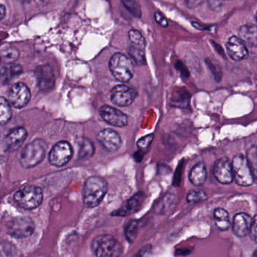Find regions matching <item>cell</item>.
Listing matches in <instances>:
<instances>
[{
	"mask_svg": "<svg viewBox=\"0 0 257 257\" xmlns=\"http://www.w3.org/2000/svg\"><path fill=\"white\" fill-rule=\"evenodd\" d=\"M108 190V183L105 179L98 176L90 177L83 188L84 205L88 208H96L103 200Z\"/></svg>",
	"mask_w": 257,
	"mask_h": 257,
	"instance_id": "cell-1",
	"label": "cell"
},
{
	"mask_svg": "<svg viewBox=\"0 0 257 257\" xmlns=\"http://www.w3.org/2000/svg\"><path fill=\"white\" fill-rule=\"evenodd\" d=\"M46 142L36 139L26 146L20 156V163L24 168H31L43 161L46 154Z\"/></svg>",
	"mask_w": 257,
	"mask_h": 257,
	"instance_id": "cell-2",
	"label": "cell"
},
{
	"mask_svg": "<svg viewBox=\"0 0 257 257\" xmlns=\"http://www.w3.org/2000/svg\"><path fill=\"white\" fill-rule=\"evenodd\" d=\"M91 246L96 257H120L123 253L121 244L111 235H99Z\"/></svg>",
	"mask_w": 257,
	"mask_h": 257,
	"instance_id": "cell-3",
	"label": "cell"
},
{
	"mask_svg": "<svg viewBox=\"0 0 257 257\" xmlns=\"http://www.w3.org/2000/svg\"><path fill=\"white\" fill-rule=\"evenodd\" d=\"M109 68L113 76L121 82H127L134 74L133 62L121 53H116L111 57Z\"/></svg>",
	"mask_w": 257,
	"mask_h": 257,
	"instance_id": "cell-4",
	"label": "cell"
},
{
	"mask_svg": "<svg viewBox=\"0 0 257 257\" xmlns=\"http://www.w3.org/2000/svg\"><path fill=\"white\" fill-rule=\"evenodd\" d=\"M15 202L20 208L33 210L38 208L43 200L42 189L35 186H27L16 192L14 196Z\"/></svg>",
	"mask_w": 257,
	"mask_h": 257,
	"instance_id": "cell-5",
	"label": "cell"
},
{
	"mask_svg": "<svg viewBox=\"0 0 257 257\" xmlns=\"http://www.w3.org/2000/svg\"><path fill=\"white\" fill-rule=\"evenodd\" d=\"M232 167L234 180L238 185L244 187L253 185L254 178L247 158L244 155H235L232 159Z\"/></svg>",
	"mask_w": 257,
	"mask_h": 257,
	"instance_id": "cell-6",
	"label": "cell"
},
{
	"mask_svg": "<svg viewBox=\"0 0 257 257\" xmlns=\"http://www.w3.org/2000/svg\"><path fill=\"white\" fill-rule=\"evenodd\" d=\"M6 229L13 238H28L34 232L35 223L30 217H15L6 223Z\"/></svg>",
	"mask_w": 257,
	"mask_h": 257,
	"instance_id": "cell-7",
	"label": "cell"
},
{
	"mask_svg": "<svg viewBox=\"0 0 257 257\" xmlns=\"http://www.w3.org/2000/svg\"><path fill=\"white\" fill-rule=\"evenodd\" d=\"M73 155V150L70 143L66 141H60L54 145L49 154V161L55 167L66 165Z\"/></svg>",
	"mask_w": 257,
	"mask_h": 257,
	"instance_id": "cell-8",
	"label": "cell"
},
{
	"mask_svg": "<svg viewBox=\"0 0 257 257\" xmlns=\"http://www.w3.org/2000/svg\"><path fill=\"white\" fill-rule=\"evenodd\" d=\"M31 93L30 89L22 82L16 83L11 88L9 93V102L12 107L21 109L30 102Z\"/></svg>",
	"mask_w": 257,
	"mask_h": 257,
	"instance_id": "cell-9",
	"label": "cell"
},
{
	"mask_svg": "<svg viewBox=\"0 0 257 257\" xmlns=\"http://www.w3.org/2000/svg\"><path fill=\"white\" fill-rule=\"evenodd\" d=\"M111 101L114 105L118 107H128L136 99V92L125 84H119L110 92Z\"/></svg>",
	"mask_w": 257,
	"mask_h": 257,
	"instance_id": "cell-10",
	"label": "cell"
},
{
	"mask_svg": "<svg viewBox=\"0 0 257 257\" xmlns=\"http://www.w3.org/2000/svg\"><path fill=\"white\" fill-rule=\"evenodd\" d=\"M99 112L102 119L106 123L109 124L112 126L122 128V127L127 125V116L120 110H117L110 106L104 105L100 107Z\"/></svg>",
	"mask_w": 257,
	"mask_h": 257,
	"instance_id": "cell-11",
	"label": "cell"
},
{
	"mask_svg": "<svg viewBox=\"0 0 257 257\" xmlns=\"http://www.w3.org/2000/svg\"><path fill=\"white\" fill-rule=\"evenodd\" d=\"M214 178L222 184H229L233 181L232 163L227 158L217 160L213 169Z\"/></svg>",
	"mask_w": 257,
	"mask_h": 257,
	"instance_id": "cell-12",
	"label": "cell"
},
{
	"mask_svg": "<svg viewBox=\"0 0 257 257\" xmlns=\"http://www.w3.org/2000/svg\"><path fill=\"white\" fill-rule=\"evenodd\" d=\"M36 76L38 86L42 92H49L52 90L55 84V77L51 66L43 65L37 67Z\"/></svg>",
	"mask_w": 257,
	"mask_h": 257,
	"instance_id": "cell-13",
	"label": "cell"
},
{
	"mask_svg": "<svg viewBox=\"0 0 257 257\" xmlns=\"http://www.w3.org/2000/svg\"><path fill=\"white\" fill-rule=\"evenodd\" d=\"M97 140L102 146L109 152L117 151L122 144L118 133L111 128L102 130L98 134Z\"/></svg>",
	"mask_w": 257,
	"mask_h": 257,
	"instance_id": "cell-14",
	"label": "cell"
},
{
	"mask_svg": "<svg viewBox=\"0 0 257 257\" xmlns=\"http://www.w3.org/2000/svg\"><path fill=\"white\" fill-rule=\"evenodd\" d=\"M228 54L235 61L244 60L248 56V50L245 44L235 36H231L226 44Z\"/></svg>",
	"mask_w": 257,
	"mask_h": 257,
	"instance_id": "cell-15",
	"label": "cell"
},
{
	"mask_svg": "<svg viewBox=\"0 0 257 257\" xmlns=\"http://www.w3.org/2000/svg\"><path fill=\"white\" fill-rule=\"evenodd\" d=\"M27 137V130L23 127L12 129L4 139V146L6 152L15 151L21 147Z\"/></svg>",
	"mask_w": 257,
	"mask_h": 257,
	"instance_id": "cell-16",
	"label": "cell"
},
{
	"mask_svg": "<svg viewBox=\"0 0 257 257\" xmlns=\"http://www.w3.org/2000/svg\"><path fill=\"white\" fill-rule=\"evenodd\" d=\"M145 199V193L139 192L134 195L133 197L130 198L127 202L123 204L118 210L114 211L111 215L116 216V217H126L133 213L137 212L143 205Z\"/></svg>",
	"mask_w": 257,
	"mask_h": 257,
	"instance_id": "cell-17",
	"label": "cell"
},
{
	"mask_svg": "<svg viewBox=\"0 0 257 257\" xmlns=\"http://www.w3.org/2000/svg\"><path fill=\"white\" fill-rule=\"evenodd\" d=\"M252 218L245 213H239L234 217L232 222V229L236 236H245L250 230Z\"/></svg>",
	"mask_w": 257,
	"mask_h": 257,
	"instance_id": "cell-18",
	"label": "cell"
},
{
	"mask_svg": "<svg viewBox=\"0 0 257 257\" xmlns=\"http://www.w3.org/2000/svg\"><path fill=\"white\" fill-rule=\"evenodd\" d=\"M239 39L245 45L253 48L257 47V26L255 24H247L241 26L238 30Z\"/></svg>",
	"mask_w": 257,
	"mask_h": 257,
	"instance_id": "cell-19",
	"label": "cell"
},
{
	"mask_svg": "<svg viewBox=\"0 0 257 257\" xmlns=\"http://www.w3.org/2000/svg\"><path fill=\"white\" fill-rule=\"evenodd\" d=\"M176 203V197L172 193H166L163 197L160 198L155 205H154V211L157 214H166L169 212L175 207Z\"/></svg>",
	"mask_w": 257,
	"mask_h": 257,
	"instance_id": "cell-20",
	"label": "cell"
},
{
	"mask_svg": "<svg viewBox=\"0 0 257 257\" xmlns=\"http://www.w3.org/2000/svg\"><path fill=\"white\" fill-rule=\"evenodd\" d=\"M207 172L205 164L204 162H199L194 166L190 170L189 179L192 184L196 187L203 185L206 181Z\"/></svg>",
	"mask_w": 257,
	"mask_h": 257,
	"instance_id": "cell-21",
	"label": "cell"
},
{
	"mask_svg": "<svg viewBox=\"0 0 257 257\" xmlns=\"http://www.w3.org/2000/svg\"><path fill=\"white\" fill-rule=\"evenodd\" d=\"M78 159L86 160L91 158L95 152V146L91 140L86 137H81L78 140Z\"/></svg>",
	"mask_w": 257,
	"mask_h": 257,
	"instance_id": "cell-22",
	"label": "cell"
},
{
	"mask_svg": "<svg viewBox=\"0 0 257 257\" xmlns=\"http://www.w3.org/2000/svg\"><path fill=\"white\" fill-rule=\"evenodd\" d=\"M190 95L187 90L180 89L175 91L171 98V104L173 107L186 108L190 104Z\"/></svg>",
	"mask_w": 257,
	"mask_h": 257,
	"instance_id": "cell-23",
	"label": "cell"
},
{
	"mask_svg": "<svg viewBox=\"0 0 257 257\" xmlns=\"http://www.w3.org/2000/svg\"><path fill=\"white\" fill-rule=\"evenodd\" d=\"M214 223L217 229L221 231H226L230 227L229 214L223 208H217L214 213Z\"/></svg>",
	"mask_w": 257,
	"mask_h": 257,
	"instance_id": "cell-24",
	"label": "cell"
},
{
	"mask_svg": "<svg viewBox=\"0 0 257 257\" xmlns=\"http://www.w3.org/2000/svg\"><path fill=\"white\" fill-rule=\"evenodd\" d=\"M21 68L19 65H13L9 67L0 66V88L9 82L12 77L21 73Z\"/></svg>",
	"mask_w": 257,
	"mask_h": 257,
	"instance_id": "cell-25",
	"label": "cell"
},
{
	"mask_svg": "<svg viewBox=\"0 0 257 257\" xmlns=\"http://www.w3.org/2000/svg\"><path fill=\"white\" fill-rule=\"evenodd\" d=\"M12 116L10 103L3 97H0V125H6Z\"/></svg>",
	"mask_w": 257,
	"mask_h": 257,
	"instance_id": "cell-26",
	"label": "cell"
},
{
	"mask_svg": "<svg viewBox=\"0 0 257 257\" xmlns=\"http://www.w3.org/2000/svg\"><path fill=\"white\" fill-rule=\"evenodd\" d=\"M141 228V222L139 220H132L128 222L125 226V236L128 242L133 243L139 235Z\"/></svg>",
	"mask_w": 257,
	"mask_h": 257,
	"instance_id": "cell-27",
	"label": "cell"
},
{
	"mask_svg": "<svg viewBox=\"0 0 257 257\" xmlns=\"http://www.w3.org/2000/svg\"><path fill=\"white\" fill-rule=\"evenodd\" d=\"M128 39L131 42L132 46L145 50L146 42L142 33L137 30H131L128 32Z\"/></svg>",
	"mask_w": 257,
	"mask_h": 257,
	"instance_id": "cell-28",
	"label": "cell"
},
{
	"mask_svg": "<svg viewBox=\"0 0 257 257\" xmlns=\"http://www.w3.org/2000/svg\"><path fill=\"white\" fill-rule=\"evenodd\" d=\"M130 57L137 65H143L146 63L145 50L130 45L128 50Z\"/></svg>",
	"mask_w": 257,
	"mask_h": 257,
	"instance_id": "cell-29",
	"label": "cell"
},
{
	"mask_svg": "<svg viewBox=\"0 0 257 257\" xmlns=\"http://www.w3.org/2000/svg\"><path fill=\"white\" fill-rule=\"evenodd\" d=\"M246 158L248 161L255 181L257 178V147L256 146H252L248 149Z\"/></svg>",
	"mask_w": 257,
	"mask_h": 257,
	"instance_id": "cell-30",
	"label": "cell"
},
{
	"mask_svg": "<svg viewBox=\"0 0 257 257\" xmlns=\"http://www.w3.org/2000/svg\"><path fill=\"white\" fill-rule=\"evenodd\" d=\"M206 199V193L203 190H192L187 196L188 203H199Z\"/></svg>",
	"mask_w": 257,
	"mask_h": 257,
	"instance_id": "cell-31",
	"label": "cell"
},
{
	"mask_svg": "<svg viewBox=\"0 0 257 257\" xmlns=\"http://www.w3.org/2000/svg\"><path fill=\"white\" fill-rule=\"evenodd\" d=\"M205 63L208 65V68L212 72V75H214L215 81H218V82L221 81L222 78H223V72H222L220 65L216 62L213 61L211 59H206Z\"/></svg>",
	"mask_w": 257,
	"mask_h": 257,
	"instance_id": "cell-32",
	"label": "cell"
},
{
	"mask_svg": "<svg viewBox=\"0 0 257 257\" xmlns=\"http://www.w3.org/2000/svg\"><path fill=\"white\" fill-rule=\"evenodd\" d=\"M122 3L133 16L138 18L142 17V10L139 3L135 1H123Z\"/></svg>",
	"mask_w": 257,
	"mask_h": 257,
	"instance_id": "cell-33",
	"label": "cell"
},
{
	"mask_svg": "<svg viewBox=\"0 0 257 257\" xmlns=\"http://www.w3.org/2000/svg\"><path fill=\"white\" fill-rule=\"evenodd\" d=\"M154 135L153 134H148V135L142 137L139 141L137 142V146L139 148L141 151L146 152L148 148L151 146V143L154 140Z\"/></svg>",
	"mask_w": 257,
	"mask_h": 257,
	"instance_id": "cell-34",
	"label": "cell"
},
{
	"mask_svg": "<svg viewBox=\"0 0 257 257\" xmlns=\"http://www.w3.org/2000/svg\"><path fill=\"white\" fill-rule=\"evenodd\" d=\"M0 55L4 60L12 61V60H16L18 58L19 53L15 48H6L2 51Z\"/></svg>",
	"mask_w": 257,
	"mask_h": 257,
	"instance_id": "cell-35",
	"label": "cell"
},
{
	"mask_svg": "<svg viewBox=\"0 0 257 257\" xmlns=\"http://www.w3.org/2000/svg\"><path fill=\"white\" fill-rule=\"evenodd\" d=\"M154 18L155 21H157V24L162 27H167L169 24H168L167 19L162 15L160 12H157L154 13Z\"/></svg>",
	"mask_w": 257,
	"mask_h": 257,
	"instance_id": "cell-36",
	"label": "cell"
},
{
	"mask_svg": "<svg viewBox=\"0 0 257 257\" xmlns=\"http://www.w3.org/2000/svg\"><path fill=\"white\" fill-rule=\"evenodd\" d=\"M250 236L252 240L257 244V214L252 219L251 226H250Z\"/></svg>",
	"mask_w": 257,
	"mask_h": 257,
	"instance_id": "cell-37",
	"label": "cell"
},
{
	"mask_svg": "<svg viewBox=\"0 0 257 257\" xmlns=\"http://www.w3.org/2000/svg\"><path fill=\"white\" fill-rule=\"evenodd\" d=\"M151 244H147V245L144 246L141 250H139V251L136 255H134L133 257H146L148 256V253H150V251H151Z\"/></svg>",
	"mask_w": 257,
	"mask_h": 257,
	"instance_id": "cell-38",
	"label": "cell"
},
{
	"mask_svg": "<svg viewBox=\"0 0 257 257\" xmlns=\"http://www.w3.org/2000/svg\"><path fill=\"white\" fill-rule=\"evenodd\" d=\"M211 42L215 51H217L221 57H223V58H226V55H225V52L224 51H223V48H222L219 44H217V42H214V41L211 40Z\"/></svg>",
	"mask_w": 257,
	"mask_h": 257,
	"instance_id": "cell-39",
	"label": "cell"
},
{
	"mask_svg": "<svg viewBox=\"0 0 257 257\" xmlns=\"http://www.w3.org/2000/svg\"><path fill=\"white\" fill-rule=\"evenodd\" d=\"M208 4H209L211 9L214 11L220 10L223 6V3L219 1H210L208 2Z\"/></svg>",
	"mask_w": 257,
	"mask_h": 257,
	"instance_id": "cell-40",
	"label": "cell"
},
{
	"mask_svg": "<svg viewBox=\"0 0 257 257\" xmlns=\"http://www.w3.org/2000/svg\"><path fill=\"white\" fill-rule=\"evenodd\" d=\"M180 65V70H181V73L183 74V75L184 76H189L190 75V73H189L188 70H187V68H186V66H184V63H181V62H179Z\"/></svg>",
	"mask_w": 257,
	"mask_h": 257,
	"instance_id": "cell-41",
	"label": "cell"
},
{
	"mask_svg": "<svg viewBox=\"0 0 257 257\" xmlns=\"http://www.w3.org/2000/svg\"><path fill=\"white\" fill-rule=\"evenodd\" d=\"M202 2L201 1H188L187 2V6L190 8L197 7L199 4H201Z\"/></svg>",
	"mask_w": 257,
	"mask_h": 257,
	"instance_id": "cell-42",
	"label": "cell"
},
{
	"mask_svg": "<svg viewBox=\"0 0 257 257\" xmlns=\"http://www.w3.org/2000/svg\"><path fill=\"white\" fill-rule=\"evenodd\" d=\"M6 8L3 5L0 4V21L4 18L5 15H6Z\"/></svg>",
	"mask_w": 257,
	"mask_h": 257,
	"instance_id": "cell-43",
	"label": "cell"
},
{
	"mask_svg": "<svg viewBox=\"0 0 257 257\" xmlns=\"http://www.w3.org/2000/svg\"><path fill=\"white\" fill-rule=\"evenodd\" d=\"M256 21H257V12H256Z\"/></svg>",
	"mask_w": 257,
	"mask_h": 257,
	"instance_id": "cell-44",
	"label": "cell"
},
{
	"mask_svg": "<svg viewBox=\"0 0 257 257\" xmlns=\"http://www.w3.org/2000/svg\"><path fill=\"white\" fill-rule=\"evenodd\" d=\"M0 179H1V176H0Z\"/></svg>",
	"mask_w": 257,
	"mask_h": 257,
	"instance_id": "cell-45",
	"label": "cell"
}]
</instances>
